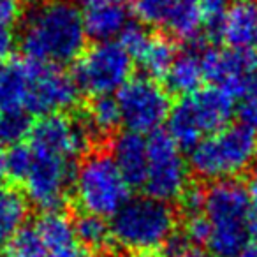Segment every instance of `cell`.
Here are the masks:
<instances>
[{
	"mask_svg": "<svg viewBox=\"0 0 257 257\" xmlns=\"http://www.w3.org/2000/svg\"><path fill=\"white\" fill-rule=\"evenodd\" d=\"M85 43L83 13L67 0H46L23 20L20 44L29 60L60 67L78 60Z\"/></svg>",
	"mask_w": 257,
	"mask_h": 257,
	"instance_id": "obj_1",
	"label": "cell"
},
{
	"mask_svg": "<svg viewBox=\"0 0 257 257\" xmlns=\"http://www.w3.org/2000/svg\"><path fill=\"white\" fill-rule=\"evenodd\" d=\"M203 215L210 229L206 248L213 257H234L257 231L248 194L238 180L211 183L204 190Z\"/></svg>",
	"mask_w": 257,
	"mask_h": 257,
	"instance_id": "obj_2",
	"label": "cell"
},
{
	"mask_svg": "<svg viewBox=\"0 0 257 257\" xmlns=\"http://www.w3.org/2000/svg\"><path fill=\"white\" fill-rule=\"evenodd\" d=\"M234 111V99L227 92L213 85L199 88L171 107L168 136L180 148L192 150L203 138L227 127Z\"/></svg>",
	"mask_w": 257,
	"mask_h": 257,
	"instance_id": "obj_3",
	"label": "cell"
},
{
	"mask_svg": "<svg viewBox=\"0 0 257 257\" xmlns=\"http://www.w3.org/2000/svg\"><path fill=\"white\" fill-rule=\"evenodd\" d=\"M111 236L128 252L150 253L164 246L175 234L176 217L168 203L136 197L128 199L111 220Z\"/></svg>",
	"mask_w": 257,
	"mask_h": 257,
	"instance_id": "obj_4",
	"label": "cell"
},
{
	"mask_svg": "<svg viewBox=\"0 0 257 257\" xmlns=\"http://www.w3.org/2000/svg\"><path fill=\"white\" fill-rule=\"evenodd\" d=\"M255 154V134L243 125H227L218 133L203 138L190 150L189 164L199 178L215 183L234 180L245 173Z\"/></svg>",
	"mask_w": 257,
	"mask_h": 257,
	"instance_id": "obj_5",
	"label": "cell"
},
{
	"mask_svg": "<svg viewBox=\"0 0 257 257\" xmlns=\"http://www.w3.org/2000/svg\"><path fill=\"white\" fill-rule=\"evenodd\" d=\"M76 201L85 213L114 217L128 201V183L121 176L113 157L104 152L86 155L72 180Z\"/></svg>",
	"mask_w": 257,
	"mask_h": 257,
	"instance_id": "obj_6",
	"label": "cell"
},
{
	"mask_svg": "<svg viewBox=\"0 0 257 257\" xmlns=\"http://www.w3.org/2000/svg\"><path fill=\"white\" fill-rule=\"evenodd\" d=\"M133 58L116 41L95 43L76 60L74 78L81 92L93 97L111 95L131 79Z\"/></svg>",
	"mask_w": 257,
	"mask_h": 257,
	"instance_id": "obj_7",
	"label": "cell"
},
{
	"mask_svg": "<svg viewBox=\"0 0 257 257\" xmlns=\"http://www.w3.org/2000/svg\"><path fill=\"white\" fill-rule=\"evenodd\" d=\"M121 123L138 134H155L171 113L169 95L150 76L131 78L116 92Z\"/></svg>",
	"mask_w": 257,
	"mask_h": 257,
	"instance_id": "obj_8",
	"label": "cell"
},
{
	"mask_svg": "<svg viewBox=\"0 0 257 257\" xmlns=\"http://www.w3.org/2000/svg\"><path fill=\"white\" fill-rule=\"evenodd\" d=\"M143 187L148 197L168 204L180 199L189 187V164L168 133L148 138V169Z\"/></svg>",
	"mask_w": 257,
	"mask_h": 257,
	"instance_id": "obj_9",
	"label": "cell"
},
{
	"mask_svg": "<svg viewBox=\"0 0 257 257\" xmlns=\"http://www.w3.org/2000/svg\"><path fill=\"white\" fill-rule=\"evenodd\" d=\"M79 88L74 78L55 65L29 60V92L27 114L50 116L69 109L76 104Z\"/></svg>",
	"mask_w": 257,
	"mask_h": 257,
	"instance_id": "obj_10",
	"label": "cell"
},
{
	"mask_svg": "<svg viewBox=\"0 0 257 257\" xmlns=\"http://www.w3.org/2000/svg\"><path fill=\"white\" fill-rule=\"evenodd\" d=\"M32 154V166L22 182L25 196L41 210L57 211L74 180V162L34 150Z\"/></svg>",
	"mask_w": 257,
	"mask_h": 257,
	"instance_id": "obj_11",
	"label": "cell"
},
{
	"mask_svg": "<svg viewBox=\"0 0 257 257\" xmlns=\"http://www.w3.org/2000/svg\"><path fill=\"white\" fill-rule=\"evenodd\" d=\"M204 78L232 99L257 95V55L253 51L210 50L201 53Z\"/></svg>",
	"mask_w": 257,
	"mask_h": 257,
	"instance_id": "obj_12",
	"label": "cell"
},
{
	"mask_svg": "<svg viewBox=\"0 0 257 257\" xmlns=\"http://www.w3.org/2000/svg\"><path fill=\"white\" fill-rule=\"evenodd\" d=\"M30 145L34 152L72 161L85 152L90 134L83 121L72 120L65 114L43 116L30 131Z\"/></svg>",
	"mask_w": 257,
	"mask_h": 257,
	"instance_id": "obj_13",
	"label": "cell"
},
{
	"mask_svg": "<svg viewBox=\"0 0 257 257\" xmlns=\"http://www.w3.org/2000/svg\"><path fill=\"white\" fill-rule=\"evenodd\" d=\"M134 13L143 23L187 43L196 41L204 27L197 0H134Z\"/></svg>",
	"mask_w": 257,
	"mask_h": 257,
	"instance_id": "obj_14",
	"label": "cell"
},
{
	"mask_svg": "<svg viewBox=\"0 0 257 257\" xmlns=\"http://www.w3.org/2000/svg\"><path fill=\"white\" fill-rule=\"evenodd\" d=\"M120 44L150 76H166L176 58L175 44L164 36H154L141 25H131L121 32Z\"/></svg>",
	"mask_w": 257,
	"mask_h": 257,
	"instance_id": "obj_15",
	"label": "cell"
},
{
	"mask_svg": "<svg viewBox=\"0 0 257 257\" xmlns=\"http://www.w3.org/2000/svg\"><path fill=\"white\" fill-rule=\"evenodd\" d=\"M36 229L43 239L46 257H93L79 241L74 222L62 211H44Z\"/></svg>",
	"mask_w": 257,
	"mask_h": 257,
	"instance_id": "obj_16",
	"label": "cell"
},
{
	"mask_svg": "<svg viewBox=\"0 0 257 257\" xmlns=\"http://www.w3.org/2000/svg\"><path fill=\"white\" fill-rule=\"evenodd\" d=\"M218 36L229 50L253 51L257 48V0H236L229 6Z\"/></svg>",
	"mask_w": 257,
	"mask_h": 257,
	"instance_id": "obj_17",
	"label": "cell"
},
{
	"mask_svg": "<svg viewBox=\"0 0 257 257\" xmlns=\"http://www.w3.org/2000/svg\"><path fill=\"white\" fill-rule=\"evenodd\" d=\"M109 155L128 185H143L148 169V140L143 134L133 131L116 134Z\"/></svg>",
	"mask_w": 257,
	"mask_h": 257,
	"instance_id": "obj_18",
	"label": "cell"
},
{
	"mask_svg": "<svg viewBox=\"0 0 257 257\" xmlns=\"http://www.w3.org/2000/svg\"><path fill=\"white\" fill-rule=\"evenodd\" d=\"M86 37L95 39V43H107L120 37L127 29L128 11L120 0H100L92 4L83 13Z\"/></svg>",
	"mask_w": 257,
	"mask_h": 257,
	"instance_id": "obj_19",
	"label": "cell"
},
{
	"mask_svg": "<svg viewBox=\"0 0 257 257\" xmlns=\"http://www.w3.org/2000/svg\"><path fill=\"white\" fill-rule=\"evenodd\" d=\"M29 60L0 67V113H27Z\"/></svg>",
	"mask_w": 257,
	"mask_h": 257,
	"instance_id": "obj_20",
	"label": "cell"
},
{
	"mask_svg": "<svg viewBox=\"0 0 257 257\" xmlns=\"http://www.w3.org/2000/svg\"><path fill=\"white\" fill-rule=\"evenodd\" d=\"M166 85L171 92L182 93L183 97L190 95L201 88L204 79V67L201 60V53L196 51H183L176 55L169 71L164 76Z\"/></svg>",
	"mask_w": 257,
	"mask_h": 257,
	"instance_id": "obj_21",
	"label": "cell"
},
{
	"mask_svg": "<svg viewBox=\"0 0 257 257\" xmlns=\"http://www.w3.org/2000/svg\"><path fill=\"white\" fill-rule=\"evenodd\" d=\"M121 123L120 109L114 97L102 95L93 97L85 111L83 125L86 127L88 134L95 136H107Z\"/></svg>",
	"mask_w": 257,
	"mask_h": 257,
	"instance_id": "obj_22",
	"label": "cell"
},
{
	"mask_svg": "<svg viewBox=\"0 0 257 257\" xmlns=\"http://www.w3.org/2000/svg\"><path fill=\"white\" fill-rule=\"evenodd\" d=\"M27 218V201L18 190L0 187V245L23 227Z\"/></svg>",
	"mask_w": 257,
	"mask_h": 257,
	"instance_id": "obj_23",
	"label": "cell"
},
{
	"mask_svg": "<svg viewBox=\"0 0 257 257\" xmlns=\"http://www.w3.org/2000/svg\"><path fill=\"white\" fill-rule=\"evenodd\" d=\"M76 234L79 241L83 243L86 250H102L107 246V243L113 241L111 236V225L106 222V218L97 217V215L83 213L74 222Z\"/></svg>",
	"mask_w": 257,
	"mask_h": 257,
	"instance_id": "obj_24",
	"label": "cell"
},
{
	"mask_svg": "<svg viewBox=\"0 0 257 257\" xmlns=\"http://www.w3.org/2000/svg\"><path fill=\"white\" fill-rule=\"evenodd\" d=\"M32 123L27 113H0V145L2 147H18L30 136Z\"/></svg>",
	"mask_w": 257,
	"mask_h": 257,
	"instance_id": "obj_25",
	"label": "cell"
},
{
	"mask_svg": "<svg viewBox=\"0 0 257 257\" xmlns=\"http://www.w3.org/2000/svg\"><path fill=\"white\" fill-rule=\"evenodd\" d=\"M6 257H46L43 239L37 232L36 225L27 227L23 225L8 243Z\"/></svg>",
	"mask_w": 257,
	"mask_h": 257,
	"instance_id": "obj_26",
	"label": "cell"
},
{
	"mask_svg": "<svg viewBox=\"0 0 257 257\" xmlns=\"http://www.w3.org/2000/svg\"><path fill=\"white\" fill-rule=\"evenodd\" d=\"M32 148L27 145H18V147L9 148L6 154V166H8V176L13 180L23 182V178L29 173L30 166H32Z\"/></svg>",
	"mask_w": 257,
	"mask_h": 257,
	"instance_id": "obj_27",
	"label": "cell"
},
{
	"mask_svg": "<svg viewBox=\"0 0 257 257\" xmlns=\"http://www.w3.org/2000/svg\"><path fill=\"white\" fill-rule=\"evenodd\" d=\"M203 25L210 30H217L229 9V0H197Z\"/></svg>",
	"mask_w": 257,
	"mask_h": 257,
	"instance_id": "obj_28",
	"label": "cell"
},
{
	"mask_svg": "<svg viewBox=\"0 0 257 257\" xmlns=\"http://www.w3.org/2000/svg\"><path fill=\"white\" fill-rule=\"evenodd\" d=\"M208 234H210V229H208V222H206V218H204L203 213L187 217V224H185L187 241H190L194 246L196 245L206 246Z\"/></svg>",
	"mask_w": 257,
	"mask_h": 257,
	"instance_id": "obj_29",
	"label": "cell"
},
{
	"mask_svg": "<svg viewBox=\"0 0 257 257\" xmlns=\"http://www.w3.org/2000/svg\"><path fill=\"white\" fill-rule=\"evenodd\" d=\"M180 204L182 210L187 213V217L203 213L204 208V190L199 187H187V190L180 197Z\"/></svg>",
	"mask_w": 257,
	"mask_h": 257,
	"instance_id": "obj_30",
	"label": "cell"
},
{
	"mask_svg": "<svg viewBox=\"0 0 257 257\" xmlns=\"http://www.w3.org/2000/svg\"><path fill=\"white\" fill-rule=\"evenodd\" d=\"M238 118L239 125L257 134V95L241 99V104L238 106Z\"/></svg>",
	"mask_w": 257,
	"mask_h": 257,
	"instance_id": "obj_31",
	"label": "cell"
},
{
	"mask_svg": "<svg viewBox=\"0 0 257 257\" xmlns=\"http://www.w3.org/2000/svg\"><path fill=\"white\" fill-rule=\"evenodd\" d=\"M166 246H168L169 257H213L210 252H204L199 246L189 245L185 239H178L175 236L169 239Z\"/></svg>",
	"mask_w": 257,
	"mask_h": 257,
	"instance_id": "obj_32",
	"label": "cell"
},
{
	"mask_svg": "<svg viewBox=\"0 0 257 257\" xmlns=\"http://www.w3.org/2000/svg\"><path fill=\"white\" fill-rule=\"evenodd\" d=\"M20 4L18 0H0V22L6 25L15 27L20 20Z\"/></svg>",
	"mask_w": 257,
	"mask_h": 257,
	"instance_id": "obj_33",
	"label": "cell"
},
{
	"mask_svg": "<svg viewBox=\"0 0 257 257\" xmlns=\"http://www.w3.org/2000/svg\"><path fill=\"white\" fill-rule=\"evenodd\" d=\"M15 27H9L4 22H0V58L8 57L11 53L13 48H15Z\"/></svg>",
	"mask_w": 257,
	"mask_h": 257,
	"instance_id": "obj_34",
	"label": "cell"
},
{
	"mask_svg": "<svg viewBox=\"0 0 257 257\" xmlns=\"http://www.w3.org/2000/svg\"><path fill=\"white\" fill-rule=\"evenodd\" d=\"M245 189H246V194H248V201H250V206H252V211L257 218V171L248 178Z\"/></svg>",
	"mask_w": 257,
	"mask_h": 257,
	"instance_id": "obj_35",
	"label": "cell"
},
{
	"mask_svg": "<svg viewBox=\"0 0 257 257\" xmlns=\"http://www.w3.org/2000/svg\"><path fill=\"white\" fill-rule=\"evenodd\" d=\"M234 257H257V241H250L248 245L239 253H236Z\"/></svg>",
	"mask_w": 257,
	"mask_h": 257,
	"instance_id": "obj_36",
	"label": "cell"
},
{
	"mask_svg": "<svg viewBox=\"0 0 257 257\" xmlns=\"http://www.w3.org/2000/svg\"><path fill=\"white\" fill-rule=\"evenodd\" d=\"M8 176V166H6V154L0 152V180Z\"/></svg>",
	"mask_w": 257,
	"mask_h": 257,
	"instance_id": "obj_37",
	"label": "cell"
},
{
	"mask_svg": "<svg viewBox=\"0 0 257 257\" xmlns=\"http://www.w3.org/2000/svg\"><path fill=\"white\" fill-rule=\"evenodd\" d=\"M255 159H257V154H255Z\"/></svg>",
	"mask_w": 257,
	"mask_h": 257,
	"instance_id": "obj_38",
	"label": "cell"
}]
</instances>
